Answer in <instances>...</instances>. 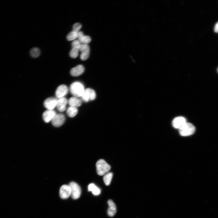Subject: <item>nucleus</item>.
<instances>
[{"instance_id": "obj_1", "label": "nucleus", "mask_w": 218, "mask_h": 218, "mask_svg": "<svg viewBox=\"0 0 218 218\" xmlns=\"http://www.w3.org/2000/svg\"><path fill=\"white\" fill-rule=\"evenodd\" d=\"M85 89L83 84L79 82H75L71 85L70 87V91L74 97H81L83 95Z\"/></svg>"}, {"instance_id": "obj_2", "label": "nucleus", "mask_w": 218, "mask_h": 218, "mask_svg": "<svg viewBox=\"0 0 218 218\" xmlns=\"http://www.w3.org/2000/svg\"><path fill=\"white\" fill-rule=\"evenodd\" d=\"M96 170L97 173L100 176H102L107 173L111 169L110 166L104 160L100 159L96 162Z\"/></svg>"}, {"instance_id": "obj_3", "label": "nucleus", "mask_w": 218, "mask_h": 218, "mask_svg": "<svg viewBox=\"0 0 218 218\" xmlns=\"http://www.w3.org/2000/svg\"><path fill=\"white\" fill-rule=\"evenodd\" d=\"M195 130V128L192 124L186 122L179 129V132L182 136L190 135L193 134Z\"/></svg>"}, {"instance_id": "obj_4", "label": "nucleus", "mask_w": 218, "mask_h": 218, "mask_svg": "<svg viewBox=\"0 0 218 218\" xmlns=\"http://www.w3.org/2000/svg\"><path fill=\"white\" fill-rule=\"evenodd\" d=\"M69 185L71 189V195L72 198L74 199H78L80 197L81 193L80 186L74 182H70Z\"/></svg>"}, {"instance_id": "obj_5", "label": "nucleus", "mask_w": 218, "mask_h": 218, "mask_svg": "<svg viewBox=\"0 0 218 218\" xmlns=\"http://www.w3.org/2000/svg\"><path fill=\"white\" fill-rule=\"evenodd\" d=\"M96 97L95 91L92 89L88 88L85 89L84 92L81 97L84 101L87 102L89 100H94Z\"/></svg>"}, {"instance_id": "obj_6", "label": "nucleus", "mask_w": 218, "mask_h": 218, "mask_svg": "<svg viewBox=\"0 0 218 218\" xmlns=\"http://www.w3.org/2000/svg\"><path fill=\"white\" fill-rule=\"evenodd\" d=\"M65 120L64 115L59 113L56 114L51 121L54 126L58 127L61 126L64 123Z\"/></svg>"}, {"instance_id": "obj_7", "label": "nucleus", "mask_w": 218, "mask_h": 218, "mask_svg": "<svg viewBox=\"0 0 218 218\" xmlns=\"http://www.w3.org/2000/svg\"><path fill=\"white\" fill-rule=\"evenodd\" d=\"M71 195V189L69 185H63L59 190L60 197L63 199H66Z\"/></svg>"}, {"instance_id": "obj_8", "label": "nucleus", "mask_w": 218, "mask_h": 218, "mask_svg": "<svg viewBox=\"0 0 218 218\" xmlns=\"http://www.w3.org/2000/svg\"><path fill=\"white\" fill-rule=\"evenodd\" d=\"M79 51L81 52L80 58L81 60H85L89 58L90 54V48L88 44H81Z\"/></svg>"}, {"instance_id": "obj_9", "label": "nucleus", "mask_w": 218, "mask_h": 218, "mask_svg": "<svg viewBox=\"0 0 218 218\" xmlns=\"http://www.w3.org/2000/svg\"><path fill=\"white\" fill-rule=\"evenodd\" d=\"M68 89L67 86L62 84L59 86L56 89L55 95L59 98L64 97L68 92Z\"/></svg>"}, {"instance_id": "obj_10", "label": "nucleus", "mask_w": 218, "mask_h": 218, "mask_svg": "<svg viewBox=\"0 0 218 218\" xmlns=\"http://www.w3.org/2000/svg\"><path fill=\"white\" fill-rule=\"evenodd\" d=\"M58 99L53 97L46 99L44 102V105L48 110H53L56 106Z\"/></svg>"}, {"instance_id": "obj_11", "label": "nucleus", "mask_w": 218, "mask_h": 218, "mask_svg": "<svg viewBox=\"0 0 218 218\" xmlns=\"http://www.w3.org/2000/svg\"><path fill=\"white\" fill-rule=\"evenodd\" d=\"M68 103V101L65 97L59 98L58 99L56 106L58 110L61 112L64 111L66 109Z\"/></svg>"}, {"instance_id": "obj_12", "label": "nucleus", "mask_w": 218, "mask_h": 218, "mask_svg": "<svg viewBox=\"0 0 218 218\" xmlns=\"http://www.w3.org/2000/svg\"><path fill=\"white\" fill-rule=\"evenodd\" d=\"M186 122V119L184 117L179 116L173 119L172 124L174 128L179 129Z\"/></svg>"}, {"instance_id": "obj_13", "label": "nucleus", "mask_w": 218, "mask_h": 218, "mask_svg": "<svg viewBox=\"0 0 218 218\" xmlns=\"http://www.w3.org/2000/svg\"><path fill=\"white\" fill-rule=\"evenodd\" d=\"M56 114L55 112L53 110H48L43 114V119L45 122L48 123L52 120Z\"/></svg>"}, {"instance_id": "obj_14", "label": "nucleus", "mask_w": 218, "mask_h": 218, "mask_svg": "<svg viewBox=\"0 0 218 218\" xmlns=\"http://www.w3.org/2000/svg\"><path fill=\"white\" fill-rule=\"evenodd\" d=\"M84 68L82 65H78L72 68L70 71L71 74L74 76H78L81 75L84 71Z\"/></svg>"}, {"instance_id": "obj_15", "label": "nucleus", "mask_w": 218, "mask_h": 218, "mask_svg": "<svg viewBox=\"0 0 218 218\" xmlns=\"http://www.w3.org/2000/svg\"><path fill=\"white\" fill-rule=\"evenodd\" d=\"M78 38L81 44H88L91 41L90 36L84 35L83 32L81 31H79L78 32Z\"/></svg>"}, {"instance_id": "obj_16", "label": "nucleus", "mask_w": 218, "mask_h": 218, "mask_svg": "<svg viewBox=\"0 0 218 218\" xmlns=\"http://www.w3.org/2000/svg\"><path fill=\"white\" fill-rule=\"evenodd\" d=\"M107 203L109 206L107 212L108 215L111 217L113 216L116 212V207L115 204L111 200H109L108 201Z\"/></svg>"}, {"instance_id": "obj_17", "label": "nucleus", "mask_w": 218, "mask_h": 218, "mask_svg": "<svg viewBox=\"0 0 218 218\" xmlns=\"http://www.w3.org/2000/svg\"><path fill=\"white\" fill-rule=\"evenodd\" d=\"M68 103L70 106L77 108L81 105L82 101L78 97L74 96L69 99Z\"/></svg>"}, {"instance_id": "obj_18", "label": "nucleus", "mask_w": 218, "mask_h": 218, "mask_svg": "<svg viewBox=\"0 0 218 218\" xmlns=\"http://www.w3.org/2000/svg\"><path fill=\"white\" fill-rule=\"evenodd\" d=\"M88 190L91 191L94 195H99L101 192L100 189L93 183L90 184L88 186Z\"/></svg>"}, {"instance_id": "obj_19", "label": "nucleus", "mask_w": 218, "mask_h": 218, "mask_svg": "<svg viewBox=\"0 0 218 218\" xmlns=\"http://www.w3.org/2000/svg\"><path fill=\"white\" fill-rule=\"evenodd\" d=\"M78 112V110L76 107L70 106L67 110V115L70 117H73L75 116Z\"/></svg>"}, {"instance_id": "obj_20", "label": "nucleus", "mask_w": 218, "mask_h": 218, "mask_svg": "<svg viewBox=\"0 0 218 218\" xmlns=\"http://www.w3.org/2000/svg\"><path fill=\"white\" fill-rule=\"evenodd\" d=\"M112 177L113 173L111 172L107 173L104 175L103 177V180L106 185L108 186L110 184Z\"/></svg>"}, {"instance_id": "obj_21", "label": "nucleus", "mask_w": 218, "mask_h": 218, "mask_svg": "<svg viewBox=\"0 0 218 218\" xmlns=\"http://www.w3.org/2000/svg\"><path fill=\"white\" fill-rule=\"evenodd\" d=\"M78 32L73 30L70 32L67 36V40L69 41L75 40L78 38Z\"/></svg>"}, {"instance_id": "obj_22", "label": "nucleus", "mask_w": 218, "mask_h": 218, "mask_svg": "<svg viewBox=\"0 0 218 218\" xmlns=\"http://www.w3.org/2000/svg\"><path fill=\"white\" fill-rule=\"evenodd\" d=\"M31 55L33 58H37L39 56L40 54L39 49L37 48H33L30 50Z\"/></svg>"}, {"instance_id": "obj_23", "label": "nucleus", "mask_w": 218, "mask_h": 218, "mask_svg": "<svg viewBox=\"0 0 218 218\" xmlns=\"http://www.w3.org/2000/svg\"><path fill=\"white\" fill-rule=\"evenodd\" d=\"M79 50L77 49L72 48L70 51L69 55L73 58H75L78 56Z\"/></svg>"}, {"instance_id": "obj_24", "label": "nucleus", "mask_w": 218, "mask_h": 218, "mask_svg": "<svg viewBox=\"0 0 218 218\" xmlns=\"http://www.w3.org/2000/svg\"><path fill=\"white\" fill-rule=\"evenodd\" d=\"M81 44L78 40H75L72 43V48H76L79 50L80 48Z\"/></svg>"}, {"instance_id": "obj_25", "label": "nucleus", "mask_w": 218, "mask_h": 218, "mask_svg": "<svg viewBox=\"0 0 218 218\" xmlns=\"http://www.w3.org/2000/svg\"><path fill=\"white\" fill-rule=\"evenodd\" d=\"M82 27L81 25L79 23H76L73 26V31L78 32Z\"/></svg>"}, {"instance_id": "obj_26", "label": "nucleus", "mask_w": 218, "mask_h": 218, "mask_svg": "<svg viewBox=\"0 0 218 218\" xmlns=\"http://www.w3.org/2000/svg\"><path fill=\"white\" fill-rule=\"evenodd\" d=\"M214 31L216 33H218V21L216 23L214 26Z\"/></svg>"}, {"instance_id": "obj_27", "label": "nucleus", "mask_w": 218, "mask_h": 218, "mask_svg": "<svg viewBox=\"0 0 218 218\" xmlns=\"http://www.w3.org/2000/svg\"><path fill=\"white\" fill-rule=\"evenodd\" d=\"M217 71H218V68L217 69Z\"/></svg>"}]
</instances>
